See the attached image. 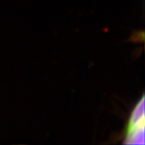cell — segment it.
I'll return each instance as SVG.
<instances>
[{
	"label": "cell",
	"instance_id": "cell-1",
	"mask_svg": "<svg viewBox=\"0 0 145 145\" xmlns=\"http://www.w3.org/2000/svg\"><path fill=\"white\" fill-rule=\"evenodd\" d=\"M125 139L127 144H144V96L132 111L126 127Z\"/></svg>",
	"mask_w": 145,
	"mask_h": 145
}]
</instances>
